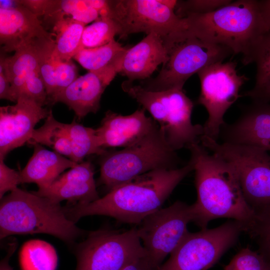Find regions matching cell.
<instances>
[{
    "label": "cell",
    "instance_id": "obj_1",
    "mask_svg": "<svg viewBox=\"0 0 270 270\" xmlns=\"http://www.w3.org/2000/svg\"><path fill=\"white\" fill-rule=\"evenodd\" d=\"M194 169V162L190 157L180 168L150 171L116 186L94 202L64 207L66 216L74 222L84 216L98 215L137 226L161 208L178 184Z\"/></svg>",
    "mask_w": 270,
    "mask_h": 270
},
{
    "label": "cell",
    "instance_id": "obj_2",
    "mask_svg": "<svg viewBox=\"0 0 270 270\" xmlns=\"http://www.w3.org/2000/svg\"><path fill=\"white\" fill-rule=\"evenodd\" d=\"M194 162L197 200L192 204L194 222L201 229L218 218L238 220L247 228L255 213L248 204L233 166L200 144L188 148Z\"/></svg>",
    "mask_w": 270,
    "mask_h": 270
},
{
    "label": "cell",
    "instance_id": "obj_3",
    "mask_svg": "<svg viewBox=\"0 0 270 270\" xmlns=\"http://www.w3.org/2000/svg\"><path fill=\"white\" fill-rule=\"evenodd\" d=\"M186 34L202 40L229 48L241 54L248 64L253 48L270 27L262 11L260 0H238L209 14L183 18Z\"/></svg>",
    "mask_w": 270,
    "mask_h": 270
},
{
    "label": "cell",
    "instance_id": "obj_4",
    "mask_svg": "<svg viewBox=\"0 0 270 270\" xmlns=\"http://www.w3.org/2000/svg\"><path fill=\"white\" fill-rule=\"evenodd\" d=\"M84 232L69 220L64 207L48 198L17 188L1 200L0 238L46 234L73 244Z\"/></svg>",
    "mask_w": 270,
    "mask_h": 270
},
{
    "label": "cell",
    "instance_id": "obj_5",
    "mask_svg": "<svg viewBox=\"0 0 270 270\" xmlns=\"http://www.w3.org/2000/svg\"><path fill=\"white\" fill-rule=\"evenodd\" d=\"M122 88L150 112L174 150L200 144L204 126L192 124L194 104L183 88L150 91L126 80Z\"/></svg>",
    "mask_w": 270,
    "mask_h": 270
},
{
    "label": "cell",
    "instance_id": "obj_6",
    "mask_svg": "<svg viewBox=\"0 0 270 270\" xmlns=\"http://www.w3.org/2000/svg\"><path fill=\"white\" fill-rule=\"evenodd\" d=\"M180 160L157 123L134 144L106 151L100 160V182L110 190L132 179L158 169L178 168Z\"/></svg>",
    "mask_w": 270,
    "mask_h": 270
},
{
    "label": "cell",
    "instance_id": "obj_7",
    "mask_svg": "<svg viewBox=\"0 0 270 270\" xmlns=\"http://www.w3.org/2000/svg\"><path fill=\"white\" fill-rule=\"evenodd\" d=\"M200 144L231 164L244 198L255 214L270 206V154L257 147L218 142L204 135Z\"/></svg>",
    "mask_w": 270,
    "mask_h": 270
},
{
    "label": "cell",
    "instance_id": "obj_8",
    "mask_svg": "<svg viewBox=\"0 0 270 270\" xmlns=\"http://www.w3.org/2000/svg\"><path fill=\"white\" fill-rule=\"evenodd\" d=\"M246 230L242 223L230 220L216 228L188 232L159 270H208Z\"/></svg>",
    "mask_w": 270,
    "mask_h": 270
},
{
    "label": "cell",
    "instance_id": "obj_9",
    "mask_svg": "<svg viewBox=\"0 0 270 270\" xmlns=\"http://www.w3.org/2000/svg\"><path fill=\"white\" fill-rule=\"evenodd\" d=\"M109 18L120 26V38L144 32L160 36L167 43L177 40L186 31L184 18L174 12L175 8L162 0H110Z\"/></svg>",
    "mask_w": 270,
    "mask_h": 270
},
{
    "label": "cell",
    "instance_id": "obj_10",
    "mask_svg": "<svg viewBox=\"0 0 270 270\" xmlns=\"http://www.w3.org/2000/svg\"><path fill=\"white\" fill-rule=\"evenodd\" d=\"M186 35L184 39L172 45L168 59L163 64L159 74L154 78L145 82L142 86L144 88L162 91L183 88L192 75L209 65L223 62L232 54L226 46Z\"/></svg>",
    "mask_w": 270,
    "mask_h": 270
},
{
    "label": "cell",
    "instance_id": "obj_11",
    "mask_svg": "<svg viewBox=\"0 0 270 270\" xmlns=\"http://www.w3.org/2000/svg\"><path fill=\"white\" fill-rule=\"evenodd\" d=\"M235 62H218L198 72L200 92L197 103L206 109L208 118L203 125L204 135L218 141L224 116L228 108L241 96L242 86L249 78L238 74Z\"/></svg>",
    "mask_w": 270,
    "mask_h": 270
},
{
    "label": "cell",
    "instance_id": "obj_12",
    "mask_svg": "<svg viewBox=\"0 0 270 270\" xmlns=\"http://www.w3.org/2000/svg\"><path fill=\"white\" fill-rule=\"evenodd\" d=\"M145 252L137 229L102 228L91 232L76 250V270H122Z\"/></svg>",
    "mask_w": 270,
    "mask_h": 270
},
{
    "label": "cell",
    "instance_id": "obj_13",
    "mask_svg": "<svg viewBox=\"0 0 270 270\" xmlns=\"http://www.w3.org/2000/svg\"><path fill=\"white\" fill-rule=\"evenodd\" d=\"M193 220L192 205L176 200L148 215L136 226L143 248L154 263L162 264L189 232L187 226Z\"/></svg>",
    "mask_w": 270,
    "mask_h": 270
},
{
    "label": "cell",
    "instance_id": "obj_14",
    "mask_svg": "<svg viewBox=\"0 0 270 270\" xmlns=\"http://www.w3.org/2000/svg\"><path fill=\"white\" fill-rule=\"evenodd\" d=\"M50 110L21 94L16 104L0 107V158L31 139L35 126Z\"/></svg>",
    "mask_w": 270,
    "mask_h": 270
},
{
    "label": "cell",
    "instance_id": "obj_15",
    "mask_svg": "<svg viewBox=\"0 0 270 270\" xmlns=\"http://www.w3.org/2000/svg\"><path fill=\"white\" fill-rule=\"evenodd\" d=\"M222 142L251 146L270 151V102L252 101L234 122L225 124Z\"/></svg>",
    "mask_w": 270,
    "mask_h": 270
},
{
    "label": "cell",
    "instance_id": "obj_16",
    "mask_svg": "<svg viewBox=\"0 0 270 270\" xmlns=\"http://www.w3.org/2000/svg\"><path fill=\"white\" fill-rule=\"evenodd\" d=\"M118 73L116 67L88 72L78 76L54 98V104L62 102L75 113L78 119L90 112L96 113L106 88Z\"/></svg>",
    "mask_w": 270,
    "mask_h": 270
},
{
    "label": "cell",
    "instance_id": "obj_17",
    "mask_svg": "<svg viewBox=\"0 0 270 270\" xmlns=\"http://www.w3.org/2000/svg\"><path fill=\"white\" fill-rule=\"evenodd\" d=\"M156 123L152 118L146 116L144 108L137 110L127 116L108 111L100 126L95 129L96 134L102 149L124 148L140 140Z\"/></svg>",
    "mask_w": 270,
    "mask_h": 270
},
{
    "label": "cell",
    "instance_id": "obj_18",
    "mask_svg": "<svg viewBox=\"0 0 270 270\" xmlns=\"http://www.w3.org/2000/svg\"><path fill=\"white\" fill-rule=\"evenodd\" d=\"M91 162L83 161L60 174L46 188L32 192L58 203L67 200L71 205L87 204L100 198Z\"/></svg>",
    "mask_w": 270,
    "mask_h": 270
},
{
    "label": "cell",
    "instance_id": "obj_19",
    "mask_svg": "<svg viewBox=\"0 0 270 270\" xmlns=\"http://www.w3.org/2000/svg\"><path fill=\"white\" fill-rule=\"evenodd\" d=\"M8 9L0 8V42L4 50L16 52L40 39H52L38 17L20 4Z\"/></svg>",
    "mask_w": 270,
    "mask_h": 270
},
{
    "label": "cell",
    "instance_id": "obj_20",
    "mask_svg": "<svg viewBox=\"0 0 270 270\" xmlns=\"http://www.w3.org/2000/svg\"><path fill=\"white\" fill-rule=\"evenodd\" d=\"M170 48L160 36L152 33L130 48H128L118 64V73L132 82L149 78L161 64L168 59Z\"/></svg>",
    "mask_w": 270,
    "mask_h": 270
},
{
    "label": "cell",
    "instance_id": "obj_21",
    "mask_svg": "<svg viewBox=\"0 0 270 270\" xmlns=\"http://www.w3.org/2000/svg\"><path fill=\"white\" fill-rule=\"evenodd\" d=\"M34 153L27 164L20 171L22 184L34 183L38 190L50 186L66 170L78 164L59 153L34 144Z\"/></svg>",
    "mask_w": 270,
    "mask_h": 270
},
{
    "label": "cell",
    "instance_id": "obj_22",
    "mask_svg": "<svg viewBox=\"0 0 270 270\" xmlns=\"http://www.w3.org/2000/svg\"><path fill=\"white\" fill-rule=\"evenodd\" d=\"M53 40L40 39L22 47L14 55L6 58L0 56L4 64L5 72L9 80L12 95L16 102L28 76L36 70H39L42 56L48 42Z\"/></svg>",
    "mask_w": 270,
    "mask_h": 270
},
{
    "label": "cell",
    "instance_id": "obj_23",
    "mask_svg": "<svg viewBox=\"0 0 270 270\" xmlns=\"http://www.w3.org/2000/svg\"><path fill=\"white\" fill-rule=\"evenodd\" d=\"M50 20L56 36L52 56L61 62H69L78 50L86 24L64 16Z\"/></svg>",
    "mask_w": 270,
    "mask_h": 270
},
{
    "label": "cell",
    "instance_id": "obj_24",
    "mask_svg": "<svg viewBox=\"0 0 270 270\" xmlns=\"http://www.w3.org/2000/svg\"><path fill=\"white\" fill-rule=\"evenodd\" d=\"M127 49L113 40L100 47L81 49L73 58L88 72L99 71L112 67H116L118 70L120 60Z\"/></svg>",
    "mask_w": 270,
    "mask_h": 270
},
{
    "label": "cell",
    "instance_id": "obj_25",
    "mask_svg": "<svg viewBox=\"0 0 270 270\" xmlns=\"http://www.w3.org/2000/svg\"><path fill=\"white\" fill-rule=\"evenodd\" d=\"M28 144L32 145L39 144L48 146L72 160V146L66 124L56 120L51 110L44 124L34 130Z\"/></svg>",
    "mask_w": 270,
    "mask_h": 270
},
{
    "label": "cell",
    "instance_id": "obj_26",
    "mask_svg": "<svg viewBox=\"0 0 270 270\" xmlns=\"http://www.w3.org/2000/svg\"><path fill=\"white\" fill-rule=\"evenodd\" d=\"M22 270H56L58 257L54 247L40 240L26 242L19 252Z\"/></svg>",
    "mask_w": 270,
    "mask_h": 270
},
{
    "label": "cell",
    "instance_id": "obj_27",
    "mask_svg": "<svg viewBox=\"0 0 270 270\" xmlns=\"http://www.w3.org/2000/svg\"><path fill=\"white\" fill-rule=\"evenodd\" d=\"M66 128L72 146V160L74 162L79 164L88 156H102L106 152L99 144L95 129L85 126L75 119L70 124H66Z\"/></svg>",
    "mask_w": 270,
    "mask_h": 270
},
{
    "label": "cell",
    "instance_id": "obj_28",
    "mask_svg": "<svg viewBox=\"0 0 270 270\" xmlns=\"http://www.w3.org/2000/svg\"><path fill=\"white\" fill-rule=\"evenodd\" d=\"M58 16L68 17L86 24L100 17L99 12L86 0H50L44 18L50 20Z\"/></svg>",
    "mask_w": 270,
    "mask_h": 270
},
{
    "label": "cell",
    "instance_id": "obj_29",
    "mask_svg": "<svg viewBox=\"0 0 270 270\" xmlns=\"http://www.w3.org/2000/svg\"><path fill=\"white\" fill-rule=\"evenodd\" d=\"M120 27L115 20L108 17L100 16L84 27L78 51L106 44L114 40L115 36H120Z\"/></svg>",
    "mask_w": 270,
    "mask_h": 270
},
{
    "label": "cell",
    "instance_id": "obj_30",
    "mask_svg": "<svg viewBox=\"0 0 270 270\" xmlns=\"http://www.w3.org/2000/svg\"><path fill=\"white\" fill-rule=\"evenodd\" d=\"M255 63L256 74L254 88L270 82V28L258 40L250 55L248 64Z\"/></svg>",
    "mask_w": 270,
    "mask_h": 270
},
{
    "label": "cell",
    "instance_id": "obj_31",
    "mask_svg": "<svg viewBox=\"0 0 270 270\" xmlns=\"http://www.w3.org/2000/svg\"><path fill=\"white\" fill-rule=\"evenodd\" d=\"M246 232L255 240L257 252L270 264V206L255 214Z\"/></svg>",
    "mask_w": 270,
    "mask_h": 270
},
{
    "label": "cell",
    "instance_id": "obj_32",
    "mask_svg": "<svg viewBox=\"0 0 270 270\" xmlns=\"http://www.w3.org/2000/svg\"><path fill=\"white\" fill-rule=\"evenodd\" d=\"M224 270H270V264L258 252L246 248L232 258Z\"/></svg>",
    "mask_w": 270,
    "mask_h": 270
},
{
    "label": "cell",
    "instance_id": "obj_33",
    "mask_svg": "<svg viewBox=\"0 0 270 270\" xmlns=\"http://www.w3.org/2000/svg\"><path fill=\"white\" fill-rule=\"evenodd\" d=\"M231 0H190L178 1L176 14L183 18L189 14H202L213 12L230 4Z\"/></svg>",
    "mask_w": 270,
    "mask_h": 270
},
{
    "label": "cell",
    "instance_id": "obj_34",
    "mask_svg": "<svg viewBox=\"0 0 270 270\" xmlns=\"http://www.w3.org/2000/svg\"><path fill=\"white\" fill-rule=\"evenodd\" d=\"M21 94L32 99L42 106L48 104L46 86L39 70L34 72L26 78Z\"/></svg>",
    "mask_w": 270,
    "mask_h": 270
},
{
    "label": "cell",
    "instance_id": "obj_35",
    "mask_svg": "<svg viewBox=\"0 0 270 270\" xmlns=\"http://www.w3.org/2000/svg\"><path fill=\"white\" fill-rule=\"evenodd\" d=\"M3 159L0 158V198L8 192L16 189L22 184L20 172H18L7 166Z\"/></svg>",
    "mask_w": 270,
    "mask_h": 270
},
{
    "label": "cell",
    "instance_id": "obj_36",
    "mask_svg": "<svg viewBox=\"0 0 270 270\" xmlns=\"http://www.w3.org/2000/svg\"><path fill=\"white\" fill-rule=\"evenodd\" d=\"M156 265L145 251L126 264L122 270H159Z\"/></svg>",
    "mask_w": 270,
    "mask_h": 270
},
{
    "label": "cell",
    "instance_id": "obj_37",
    "mask_svg": "<svg viewBox=\"0 0 270 270\" xmlns=\"http://www.w3.org/2000/svg\"><path fill=\"white\" fill-rule=\"evenodd\" d=\"M0 98L16 102L12 95L10 84L5 72L2 58L0 60Z\"/></svg>",
    "mask_w": 270,
    "mask_h": 270
},
{
    "label": "cell",
    "instance_id": "obj_38",
    "mask_svg": "<svg viewBox=\"0 0 270 270\" xmlns=\"http://www.w3.org/2000/svg\"><path fill=\"white\" fill-rule=\"evenodd\" d=\"M244 96L250 98L252 101L270 102V82L259 88H252L246 91Z\"/></svg>",
    "mask_w": 270,
    "mask_h": 270
},
{
    "label": "cell",
    "instance_id": "obj_39",
    "mask_svg": "<svg viewBox=\"0 0 270 270\" xmlns=\"http://www.w3.org/2000/svg\"><path fill=\"white\" fill-rule=\"evenodd\" d=\"M16 246L17 243L14 242L9 244L7 253L0 262V270H14L9 264V261L16 248Z\"/></svg>",
    "mask_w": 270,
    "mask_h": 270
},
{
    "label": "cell",
    "instance_id": "obj_40",
    "mask_svg": "<svg viewBox=\"0 0 270 270\" xmlns=\"http://www.w3.org/2000/svg\"><path fill=\"white\" fill-rule=\"evenodd\" d=\"M264 18L270 28V0H260Z\"/></svg>",
    "mask_w": 270,
    "mask_h": 270
}]
</instances>
